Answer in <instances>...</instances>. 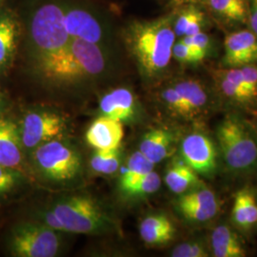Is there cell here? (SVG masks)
I'll use <instances>...</instances> for the list:
<instances>
[{
    "mask_svg": "<svg viewBox=\"0 0 257 257\" xmlns=\"http://www.w3.org/2000/svg\"><path fill=\"white\" fill-rule=\"evenodd\" d=\"M205 24V15L193 5L182 10L174 19V31L176 37L193 36L202 32Z\"/></svg>",
    "mask_w": 257,
    "mask_h": 257,
    "instance_id": "obj_24",
    "label": "cell"
},
{
    "mask_svg": "<svg viewBox=\"0 0 257 257\" xmlns=\"http://www.w3.org/2000/svg\"><path fill=\"white\" fill-rule=\"evenodd\" d=\"M186 45L192 47L197 52L201 53L206 57L210 55L212 49V40L209 35L204 32H199L193 36L181 37L180 39Z\"/></svg>",
    "mask_w": 257,
    "mask_h": 257,
    "instance_id": "obj_33",
    "label": "cell"
},
{
    "mask_svg": "<svg viewBox=\"0 0 257 257\" xmlns=\"http://www.w3.org/2000/svg\"><path fill=\"white\" fill-rule=\"evenodd\" d=\"M253 127H254V128H255V131H256V133H257V121H256V123H255V125H253Z\"/></svg>",
    "mask_w": 257,
    "mask_h": 257,
    "instance_id": "obj_38",
    "label": "cell"
},
{
    "mask_svg": "<svg viewBox=\"0 0 257 257\" xmlns=\"http://www.w3.org/2000/svg\"><path fill=\"white\" fill-rule=\"evenodd\" d=\"M35 161L39 171L54 181L74 179L81 167V159L74 149L55 139L36 148Z\"/></svg>",
    "mask_w": 257,
    "mask_h": 257,
    "instance_id": "obj_7",
    "label": "cell"
},
{
    "mask_svg": "<svg viewBox=\"0 0 257 257\" xmlns=\"http://www.w3.org/2000/svg\"><path fill=\"white\" fill-rule=\"evenodd\" d=\"M211 249L215 257H245L246 245L238 233L228 225H218L211 234Z\"/></svg>",
    "mask_w": 257,
    "mask_h": 257,
    "instance_id": "obj_18",
    "label": "cell"
},
{
    "mask_svg": "<svg viewBox=\"0 0 257 257\" xmlns=\"http://www.w3.org/2000/svg\"><path fill=\"white\" fill-rule=\"evenodd\" d=\"M136 98L128 89L119 88L102 97L100 110L103 115L120 122L128 121L136 114Z\"/></svg>",
    "mask_w": 257,
    "mask_h": 257,
    "instance_id": "obj_17",
    "label": "cell"
},
{
    "mask_svg": "<svg viewBox=\"0 0 257 257\" xmlns=\"http://www.w3.org/2000/svg\"><path fill=\"white\" fill-rule=\"evenodd\" d=\"M213 81L221 96L239 108L256 110L257 101L245 86L239 68H225L213 70Z\"/></svg>",
    "mask_w": 257,
    "mask_h": 257,
    "instance_id": "obj_12",
    "label": "cell"
},
{
    "mask_svg": "<svg viewBox=\"0 0 257 257\" xmlns=\"http://www.w3.org/2000/svg\"><path fill=\"white\" fill-rule=\"evenodd\" d=\"M155 164L150 161L140 151L132 154L128 157L127 169L120 180V187L123 188L138 177L154 171Z\"/></svg>",
    "mask_w": 257,
    "mask_h": 257,
    "instance_id": "obj_26",
    "label": "cell"
},
{
    "mask_svg": "<svg viewBox=\"0 0 257 257\" xmlns=\"http://www.w3.org/2000/svg\"><path fill=\"white\" fill-rule=\"evenodd\" d=\"M248 20L250 31L257 37V0H248Z\"/></svg>",
    "mask_w": 257,
    "mask_h": 257,
    "instance_id": "obj_36",
    "label": "cell"
},
{
    "mask_svg": "<svg viewBox=\"0 0 257 257\" xmlns=\"http://www.w3.org/2000/svg\"><path fill=\"white\" fill-rule=\"evenodd\" d=\"M175 138L165 128H154L144 135L139 144V150L154 164L173 155Z\"/></svg>",
    "mask_w": 257,
    "mask_h": 257,
    "instance_id": "obj_19",
    "label": "cell"
},
{
    "mask_svg": "<svg viewBox=\"0 0 257 257\" xmlns=\"http://www.w3.org/2000/svg\"><path fill=\"white\" fill-rule=\"evenodd\" d=\"M65 27L72 39H81L99 44L105 36L101 21L92 13L78 5H67L65 9Z\"/></svg>",
    "mask_w": 257,
    "mask_h": 257,
    "instance_id": "obj_11",
    "label": "cell"
},
{
    "mask_svg": "<svg viewBox=\"0 0 257 257\" xmlns=\"http://www.w3.org/2000/svg\"><path fill=\"white\" fill-rule=\"evenodd\" d=\"M65 128V120L57 113L51 111L28 112L19 128L22 146L25 149H36L60 137Z\"/></svg>",
    "mask_w": 257,
    "mask_h": 257,
    "instance_id": "obj_8",
    "label": "cell"
},
{
    "mask_svg": "<svg viewBox=\"0 0 257 257\" xmlns=\"http://www.w3.org/2000/svg\"><path fill=\"white\" fill-rule=\"evenodd\" d=\"M246 88L257 101V64L238 67Z\"/></svg>",
    "mask_w": 257,
    "mask_h": 257,
    "instance_id": "obj_34",
    "label": "cell"
},
{
    "mask_svg": "<svg viewBox=\"0 0 257 257\" xmlns=\"http://www.w3.org/2000/svg\"><path fill=\"white\" fill-rule=\"evenodd\" d=\"M180 158L199 175L211 176L217 171L218 153L215 144L204 132L187 135L180 146Z\"/></svg>",
    "mask_w": 257,
    "mask_h": 257,
    "instance_id": "obj_9",
    "label": "cell"
},
{
    "mask_svg": "<svg viewBox=\"0 0 257 257\" xmlns=\"http://www.w3.org/2000/svg\"><path fill=\"white\" fill-rule=\"evenodd\" d=\"M176 229L165 214H152L140 222L139 233L149 246H162L175 237Z\"/></svg>",
    "mask_w": 257,
    "mask_h": 257,
    "instance_id": "obj_20",
    "label": "cell"
},
{
    "mask_svg": "<svg viewBox=\"0 0 257 257\" xmlns=\"http://www.w3.org/2000/svg\"><path fill=\"white\" fill-rule=\"evenodd\" d=\"M161 96L169 110L174 112L175 114H177L186 119H189L187 106L184 102L181 94L174 86H171L165 89L161 93Z\"/></svg>",
    "mask_w": 257,
    "mask_h": 257,
    "instance_id": "obj_29",
    "label": "cell"
},
{
    "mask_svg": "<svg viewBox=\"0 0 257 257\" xmlns=\"http://www.w3.org/2000/svg\"><path fill=\"white\" fill-rule=\"evenodd\" d=\"M211 14L225 24H244L248 21V0H205Z\"/></svg>",
    "mask_w": 257,
    "mask_h": 257,
    "instance_id": "obj_23",
    "label": "cell"
},
{
    "mask_svg": "<svg viewBox=\"0 0 257 257\" xmlns=\"http://www.w3.org/2000/svg\"><path fill=\"white\" fill-rule=\"evenodd\" d=\"M21 173L0 164V198L12 193L21 180Z\"/></svg>",
    "mask_w": 257,
    "mask_h": 257,
    "instance_id": "obj_32",
    "label": "cell"
},
{
    "mask_svg": "<svg viewBox=\"0 0 257 257\" xmlns=\"http://www.w3.org/2000/svg\"><path fill=\"white\" fill-rule=\"evenodd\" d=\"M231 221L239 230H252L257 225V200L250 188L239 190L234 196L231 209Z\"/></svg>",
    "mask_w": 257,
    "mask_h": 257,
    "instance_id": "obj_21",
    "label": "cell"
},
{
    "mask_svg": "<svg viewBox=\"0 0 257 257\" xmlns=\"http://www.w3.org/2000/svg\"><path fill=\"white\" fill-rule=\"evenodd\" d=\"M106 58L98 44L72 39L62 52L52 58L40 71L46 77L61 82H72L103 72Z\"/></svg>",
    "mask_w": 257,
    "mask_h": 257,
    "instance_id": "obj_4",
    "label": "cell"
},
{
    "mask_svg": "<svg viewBox=\"0 0 257 257\" xmlns=\"http://www.w3.org/2000/svg\"><path fill=\"white\" fill-rule=\"evenodd\" d=\"M173 56L175 60L183 64H197L206 58L205 55L186 45L181 40L175 43L173 47Z\"/></svg>",
    "mask_w": 257,
    "mask_h": 257,
    "instance_id": "obj_31",
    "label": "cell"
},
{
    "mask_svg": "<svg viewBox=\"0 0 257 257\" xmlns=\"http://www.w3.org/2000/svg\"><path fill=\"white\" fill-rule=\"evenodd\" d=\"M177 209L187 220L206 223L217 215L220 203L211 190L199 186L183 193L177 201Z\"/></svg>",
    "mask_w": 257,
    "mask_h": 257,
    "instance_id": "obj_10",
    "label": "cell"
},
{
    "mask_svg": "<svg viewBox=\"0 0 257 257\" xmlns=\"http://www.w3.org/2000/svg\"><path fill=\"white\" fill-rule=\"evenodd\" d=\"M174 15L148 21H135L127 30L126 40L141 74L156 78L163 74L173 57L175 43Z\"/></svg>",
    "mask_w": 257,
    "mask_h": 257,
    "instance_id": "obj_1",
    "label": "cell"
},
{
    "mask_svg": "<svg viewBox=\"0 0 257 257\" xmlns=\"http://www.w3.org/2000/svg\"><path fill=\"white\" fill-rule=\"evenodd\" d=\"M52 210L61 221L66 231L97 233L109 230L110 216L95 200L84 195L65 197L54 204Z\"/></svg>",
    "mask_w": 257,
    "mask_h": 257,
    "instance_id": "obj_5",
    "label": "cell"
},
{
    "mask_svg": "<svg viewBox=\"0 0 257 257\" xmlns=\"http://www.w3.org/2000/svg\"><path fill=\"white\" fill-rule=\"evenodd\" d=\"M123 137L122 122L102 115L88 128L86 141L95 150H115L119 149Z\"/></svg>",
    "mask_w": 257,
    "mask_h": 257,
    "instance_id": "obj_14",
    "label": "cell"
},
{
    "mask_svg": "<svg viewBox=\"0 0 257 257\" xmlns=\"http://www.w3.org/2000/svg\"><path fill=\"white\" fill-rule=\"evenodd\" d=\"M18 26L10 17L0 18V69L9 64L17 45Z\"/></svg>",
    "mask_w": 257,
    "mask_h": 257,
    "instance_id": "obj_25",
    "label": "cell"
},
{
    "mask_svg": "<svg viewBox=\"0 0 257 257\" xmlns=\"http://www.w3.org/2000/svg\"><path fill=\"white\" fill-rule=\"evenodd\" d=\"M165 183L173 193L183 194L201 186L202 181L190 166L181 158H176L167 169Z\"/></svg>",
    "mask_w": 257,
    "mask_h": 257,
    "instance_id": "obj_22",
    "label": "cell"
},
{
    "mask_svg": "<svg viewBox=\"0 0 257 257\" xmlns=\"http://www.w3.org/2000/svg\"><path fill=\"white\" fill-rule=\"evenodd\" d=\"M209 249L203 241H188L177 245L172 251L174 257H208Z\"/></svg>",
    "mask_w": 257,
    "mask_h": 257,
    "instance_id": "obj_30",
    "label": "cell"
},
{
    "mask_svg": "<svg viewBox=\"0 0 257 257\" xmlns=\"http://www.w3.org/2000/svg\"><path fill=\"white\" fill-rule=\"evenodd\" d=\"M65 9L63 1L46 0L33 14L30 34L40 70L72 41L65 27Z\"/></svg>",
    "mask_w": 257,
    "mask_h": 257,
    "instance_id": "obj_3",
    "label": "cell"
},
{
    "mask_svg": "<svg viewBox=\"0 0 257 257\" xmlns=\"http://www.w3.org/2000/svg\"><path fill=\"white\" fill-rule=\"evenodd\" d=\"M222 159L235 174H248L257 169V133L253 125L238 114L224 117L216 130Z\"/></svg>",
    "mask_w": 257,
    "mask_h": 257,
    "instance_id": "obj_2",
    "label": "cell"
},
{
    "mask_svg": "<svg viewBox=\"0 0 257 257\" xmlns=\"http://www.w3.org/2000/svg\"><path fill=\"white\" fill-rule=\"evenodd\" d=\"M23 146L18 125L0 117V164L21 173Z\"/></svg>",
    "mask_w": 257,
    "mask_h": 257,
    "instance_id": "obj_15",
    "label": "cell"
},
{
    "mask_svg": "<svg viewBox=\"0 0 257 257\" xmlns=\"http://www.w3.org/2000/svg\"><path fill=\"white\" fill-rule=\"evenodd\" d=\"M42 218L46 226L50 227L51 229L59 231H66L65 230L64 226L61 223V221L59 220V218L57 217V215L55 214V211H53L52 209H48L46 211L42 213Z\"/></svg>",
    "mask_w": 257,
    "mask_h": 257,
    "instance_id": "obj_35",
    "label": "cell"
},
{
    "mask_svg": "<svg viewBox=\"0 0 257 257\" xmlns=\"http://www.w3.org/2000/svg\"><path fill=\"white\" fill-rule=\"evenodd\" d=\"M9 248L14 256L53 257L59 251L60 238L43 223H23L12 231Z\"/></svg>",
    "mask_w": 257,
    "mask_h": 257,
    "instance_id": "obj_6",
    "label": "cell"
},
{
    "mask_svg": "<svg viewBox=\"0 0 257 257\" xmlns=\"http://www.w3.org/2000/svg\"><path fill=\"white\" fill-rule=\"evenodd\" d=\"M202 0H175L176 4H193Z\"/></svg>",
    "mask_w": 257,
    "mask_h": 257,
    "instance_id": "obj_37",
    "label": "cell"
},
{
    "mask_svg": "<svg viewBox=\"0 0 257 257\" xmlns=\"http://www.w3.org/2000/svg\"><path fill=\"white\" fill-rule=\"evenodd\" d=\"M161 186V178L156 172L142 175L132 183L121 188L123 193L128 196H146L156 193Z\"/></svg>",
    "mask_w": 257,
    "mask_h": 257,
    "instance_id": "obj_27",
    "label": "cell"
},
{
    "mask_svg": "<svg viewBox=\"0 0 257 257\" xmlns=\"http://www.w3.org/2000/svg\"><path fill=\"white\" fill-rule=\"evenodd\" d=\"M187 106L189 119L204 115L210 108L211 98L207 86L199 79L186 78L174 85Z\"/></svg>",
    "mask_w": 257,
    "mask_h": 257,
    "instance_id": "obj_16",
    "label": "cell"
},
{
    "mask_svg": "<svg viewBox=\"0 0 257 257\" xmlns=\"http://www.w3.org/2000/svg\"><path fill=\"white\" fill-rule=\"evenodd\" d=\"M257 64V37L250 30L232 32L224 39L223 65L238 68Z\"/></svg>",
    "mask_w": 257,
    "mask_h": 257,
    "instance_id": "obj_13",
    "label": "cell"
},
{
    "mask_svg": "<svg viewBox=\"0 0 257 257\" xmlns=\"http://www.w3.org/2000/svg\"><path fill=\"white\" fill-rule=\"evenodd\" d=\"M120 165L118 149L96 150L91 159V166L95 173L102 175H112L117 172Z\"/></svg>",
    "mask_w": 257,
    "mask_h": 257,
    "instance_id": "obj_28",
    "label": "cell"
}]
</instances>
